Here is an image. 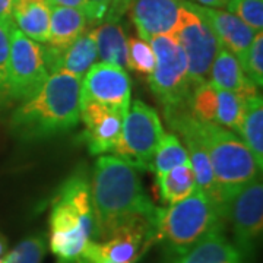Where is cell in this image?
Instances as JSON below:
<instances>
[{"instance_id":"6da1fadb","label":"cell","mask_w":263,"mask_h":263,"mask_svg":"<svg viewBox=\"0 0 263 263\" xmlns=\"http://www.w3.org/2000/svg\"><path fill=\"white\" fill-rule=\"evenodd\" d=\"M95 241L135 219H146L155 228L158 211L145 192L139 170L113 154L100 155L91 179Z\"/></svg>"},{"instance_id":"7a4b0ae2","label":"cell","mask_w":263,"mask_h":263,"mask_svg":"<svg viewBox=\"0 0 263 263\" xmlns=\"http://www.w3.org/2000/svg\"><path fill=\"white\" fill-rule=\"evenodd\" d=\"M79 76L67 72L50 73L47 81L10 117V127L22 141H43L72 130L81 117Z\"/></svg>"},{"instance_id":"3957f363","label":"cell","mask_w":263,"mask_h":263,"mask_svg":"<svg viewBox=\"0 0 263 263\" xmlns=\"http://www.w3.org/2000/svg\"><path fill=\"white\" fill-rule=\"evenodd\" d=\"M95 241L91 186L78 170L59 187L50 212L48 245L57 263H78L89 241Z\"/></svg>"},{"instance_id":"277c9868","label":"cell","mask_w":263,"mask_h":263,"mask_svg":"<svg viewBox=\"0 0 263 263\" xmlns=\"http://www.w3.org/2000/svg\"><path fill=\"white\" fill-rule=\"evenodd\" d=\"M226 221L219 209L199 189L190 196L158 211L154 241L167 256V262L189 252L215 231H224Z\"/></svg>"},{"instance_id":"5b68a950","label":"cell","mask_w":263,"mask_h":263,"mask_svg":"<svg viewBox=\"0 0 263 263\" xmlns=\"http://www.w3.org/2000/svg\"><path fill=\"white\" fill-rule=\"evenodd\" d=\"M195 129L205 146L216 183L224 192L227 202L238 189L259 177L262 168L238 135L216 123L199 122L196 119Z\"/></svg>"},{"instance_id":"8992f818","label":"cell","mask_w":263,"mask_h":263,"mask_svg":"<svg viewBox=\"0 0 263 263\" xmlns=\"http://www.w3.org/2000/svg\"><path fill=\"white\" fill-rule=\"evenodd\" d=\"M155 53V69L149 75V86L162 104L165 114L189 108L192 84L189 79L187 60L174 35H157L149 40Z\"/></svg>"},{"instance_id":"52a82bcc","label":"cell","mask_w":263,"mask_h":263,"mask_svg":"<svg viewBox=\"0 0 263 263\" xmlns=\"http://www.w3.org/2000/svg\"><path fill=\"white\" fill-rule=\"evenodd\" d=\"M162 135L160 114L146 103L136 100L123 119L113 155L130 162L138 170H151Z\"/></svg>"},{"instance_id":"ba28073f","label":"cell","mask_w":263,"mask_h":263,"mask_svg":"<svg viewBox=\"0 0 263 263\" xmlns=\"http://www.w3.org/2000/svg\"><path fill=\"white\" fill-rule=\"evenodd\" d=\"M171 35L176 37L184 51L192 88L209 81L211 66L221 46L206 22L196 12L184 6L183 2L177 25Z\"/></svg>"},{"instance_id":"9c48e42d","label":"cell","mask_w":263,"mask_h":263,"mask_svg":"<svg viewBox=\"0 0 263 263\" xmlns=\"http://www.w3.org/2000/svg\"><path fill=\"white\" fill-rule=\"evenodd\" d=\"M48 70L43 44L22 34L15 24L10 28L9 101H25L47 81Z\"/></svg>"},{"instance_id":"30bf717a","label":"cell","mask_w":263,"mask_h":263,"mask_svg":"<svg viewBox=\"0 0 263 263\" xmlns=\"http://www.w3.org/2000/svg\"><path fill=\"white\" fill-rule=\"evenodd\" d=\"M226 222L231 224L234 246L245 257L253 253L263 227V183L254 179L228 199L224 211Z\"/></svg>"},{"instance_id":"8fae6325","label":"cell","mask_w":263,"mask_h":263,"mask_svg":"<svg viewBox=\"0 0 263 263\" xmlns=\"http://www.w3.org/2000/svg\"><path fill=\"white\" fill-rule=\"evenodd\" d=\"M81 105L98 103L127 114L130 108L132 84L126 69L98 62L82 78Z\"/></svg>"},{"instance_id":"7c38bea8","label":"cell","mask_w":263,"mask_h":263,"mask_svg":"<svg viewBox=\"0 0 263 263\" xmlns=\"http://www.w3.org/2000/svg\"><path fill=\"white\" fill-rule=\"evenodd\" d=\"M126 114L98 103L81 105L79 117L85 126L82 139L92 155H104L113 152L122 132L123 119Z\"/></svg>"},{"instance_id":"4fadbf2b","label":"cell","mask_w":263,"mask_h":263,"mask_svg":"<svg viewBox=\"0 0 263 263\" xmlns=\"http://www.w3.org/2000/svg\"><path fill=\"white\" fill-rule=\"evenodd\" d=\"M184 6L196 12L200 18L208 24V27L214 32L221 47L227 48L230 53H233L237 59L245 53L252 44L254 35L257 34L254 29L246 25L243 21L234 16L233 13L221 9L200 6L192 2L181 0Z\"/></svg>"},{"instance_id":"5bb4252c","label":"cell","mask_w":263,"mask_h":263,"mask_svg":"<svg viewBox=\"0 0 263 263\" xmlns=\"http://www.w3.org/2000/svg\"><path fill=\"white\" fill-rule=\"evenodd\" d=\"M180 6V0H136L132 9V21L139 37L149 41L157 35L173 34Z\"/></svg>"},{"instance_id":"9a60e30c","label":"cell","mask_w":263,"mask_h":263,"mask_svg":"<svg viewBox=\"0 0 263 263\" xmlns=\"http://www.w3.org/2000/svg\"><path fill=\"white\" fill-rule=\"evenodd\" d=\"M88 28V19L81 10L65 6L50 5V32L43 54L46 66L59 54H62L76 38H79ZM48 70V69H47Z\"/></svg>"},{"instance_id":"2e32d148","label":"cell","mask_w":263,"mask_h":263,"mask_svg":"<svg viewBox=\"0 0 263 263\" xmlns=\"http://www.w3.org/2000/svg\"><path fill=\"white\" fill-rule=\"evenodd\" d=\"M209 81L216 88L230 91L245 101L259 94L257 86L246 76L238 59L224 47H219L214 59L209 72Z\"/></svg>"},{"instance_id":"e0dca14e","label":"cell","mask_w":263,"mask_h":263,"mask_svg":"<svg viewBox=\"0 0 263 263\" xmlns=\"http://www.w3.org/2000/svg\"><path fill=\"white\" fill-rule=\"evenodd\" d=\"M167 263H247L243 253L224 234L215 231L200 240L189 252Z\"/></svg>"},{"instance_id":"ac0fdd59","label":"cell","mask_w":263,"mask_h":263,"mask_svg":"<svg viewBox=\"0 0 263 263\" xmlns=\"http://www.w3.org/2000/svg\"><path fill=\"white\" fill-rule=\"evenodd\" d=\"M97 46L92 31H85L84 34L66 48L65 51L48 66V73L67 72L79 76L81 79L86 75L91 66L97 63Z\"/></svg>"},{"instance_id":"d6986e66","label":"cell","mask_w":263,"mask_h":263,"mask_svg":"<svg viewBox=\"0 0 263 263\" xmlns=\"http://www.w3.org/2000/svg\"><path fill=\"white\" fill-rule=\"evenodd\" d=\"M15 27L38 44H46L50 32V3L44 2H15Z\"/></svg>"},{"instance_id":"ffe728a7","label":"cell","mask_w":263,"mask_h":263,"mask_svg":"<svg viewBox=\"0 0 263 263\" xmlns=\"http://www.w3.org/2000/svg\"><path fill=\"white\" fill-rule=\"evenodd\" d=\"M94 34L97 56L100 62L127 67V37L123 28L116 22H105L91 29Z\"/></svg>"},{"instance_id":"44dd1931","label":"cell","mask_w":263,"mask_h":263,"mask_svg":"<svg viewBox=\"0 0 263 263\" xmlns=\"http://www.w3.org/2000/svg\"><path fill=\"white\" fill-rule=\"evenodd\" d=\"M241 141L253 154L257 165L263 164V103L257 94L245 101V114L238 132Z\"/></svg>"},{"instance_id":"7402d4cb","label":"cell","mask_w":263,"mask_h":263,"mask_svg":"<svg viewBox=\"0 0 263 263\" xmlns=\"http://www.w3.org/2000/svg\"><path fill=\"white\" fill-rule=\"evenodd\" d=\"M157 186L162 202L168 205H173L190 196L197 189L190 162L157 174Z\"/></svg>"},{"instance_id":"603a6c76","label":"cell","mask_w":263,"mask_h":263,"mask_svg":"<svg viewBox=\"0 0 263 263\" xmlns=\"http://www.w3.org/2000/svg\"><path fill=\"white\" fill-rule=\"evenodd\" d=\"M189 162L190 160L187 149L181 143L179 136L174 133H164L158 143V148L155 151L154 160L151 164V171H154L155 174H161Z\"/></svg>"},{"instance_id":"cb8c5ba5","label":"cell","mask_w":263,"mask_h":263,"mask_svg":"<svg viewBox=\"0 0 263 263\" xmlns=\"http://www.w3.org/2000/svg\"><path fill=\"white\" fill-rule=\"evenodd\" d=\"M190 114L199 122L215 123L218 110L216 86L211 81H205L192 89L189 100Z\"/></svg>"},{"instance_id":"d4e9b609","label":"cell","mask_w":263,"mask_h":263,"mask_svg":"<svg viewBox=\"0 0 263 263\" xmlns=\"http://www.w3.org/2000/svg\"><path fill=\"white\" fill-rule=\"evenodd\" d=\"M216 95H218V110H216L215 123L238 135L245 114V100H241L240 97H237L230 91L219 88H216Z\"/></svg>"},{"instance_id":"484cf974","label":"cell","mask_w":263,"mask_h":263,"mask_svg":"<svg viewBox=\"0 0 263 263\" xmlns=\"http://www.w3.org/2000/svg\"><path fill=\"white\" fill-rule=\"evenodd\" d=\"M47 249L46 235L37 234L24 238L6 253L3 263H43Z\"/></svg>"},{"instance_id":"4316f807","label":"cell","mask_w":263,"mask_h":263,"mask_svg":"<svg viewBox=\"0 0 263 263\" xmlns=\"http://www.w3.org/2000/svg\"><path fill=\"white\" fill-rule=\"evenodd\" d=\"M155 53L149 41L141 37L127 40V67L143 75H151L155 69Z\"/></svg>"},{"instance_id":"83f0119b","label":"cell","mask_w":263,"mask_h":263,"mask_svg":"<svg viewBox=\"0 0 263 263\" xmlns=\"http://www.w3.org/2000/svg\"><path fill=\"white\" fill-rule=\"evenodd\" d=\"M238 62L245 70L246 76L253 82L257 88L263 85V34L259 31L254 35L252 44L246 50Z\"/></svg>"},{"instance_id":"f1b7e54d","label":"cell","mask_w":263,"mask_h":263,"mask_svg":"<svg viewBox=\"0 0 263 263\" xmlns=\"http://www.w3.org/2000/svg\"><path fill=\"white\" fill-rule=\"evenodd\" d=\"M226 8L256 32L262 31L263 0H230Z\"/></svg>"},{"instance_id":"f546056e","label":"cell","mask_w":263,"mask_h":263,"mask_svg":"<svg viewBox=\"0 0 263 263\" xmlns=\"http://www.w3.org/2000/svg\"><path fill=\"white\" fill-rule=\"evenodd\" d=\"M13 22H0V104L9 101L10 28Z\"/></svg>"},{"instance_id":"4dcf8cb0","label":"cell","mask_w":263,"mask_h":263,"mask_svg":"<svg viewBox=\"0 0 263 263\" xmlns=\"http://www.w3.org/2000/svg\"><path fill=\"white\" fill-rule=\"evenodd\" d=\"M50 5L56 6H65V8H73L76 10H81L88 19V25H98L100 21L97 18L94 8L89 5L88 0H50Z\"/></svg>"},{"instance_id":"1f68e13d","label":"cell","mask_w":263,"mask_h":263,"mask_svg":"<svg viewBox=\"0 0 263 263\" xmlns=\"http://www.w3.org/2000/svg\"><path fill=\"white\" fill-rule=\"evenodd\" d=\"M130 6V0H111L108 13L105 16L107 22H116L122 15L126 13V10Z\"/></svg>"},{"instance_id":"d6a6232c","label":"cell","mask_w":263,"mask_h":263,"mask_svg":"<svg viewBox=\"0 0 263 263\" xmlns=\"http://www.w3.org/2000/svg\"><path fill=\"white\" fill-rule=\"evenodd\" d=\"M88 2L94 8L95 13H97V18H98L100 24H101L104 19H105V16H107V13H108L111 0H88Z\"/></svg>"},{"instance_id":"836d02e7","label":"cell","mask_w":263,"mask_h":263,"mask_svg":"<svg viewBox=\"0 0 263 263\" xmlns=\"http://www.w3.org/2000/svg\"><path fill=\"white\" fill-rule=\"evenodd\" d=\"M0 22H13V0H0Z\"/></svg>"},{"instance_id":"e575fe53","label":"cell","mask_w":263,"mask_h":263,"mask_svg":"<svg viewBox=\"0 0 263 263\" xmlns=\"http://www.w3.org/2000/svg\"><path fill=\"white\" fill-rule=\"evenodd\" d=\"M200 3V6H206V8H214V9H221L228 5L230 0H197Z\"/></svg>"},{"instance_id":"d590c367","label":"cell","mask_w":263,"mask_h":263,"mask_svg":"<svg viewBox=\"0 0 263 263\" xmlns=\"http://www.w3.org/2000/svg\"><path fill=\"white\" fill-rule=\"evenodd\" d=\"M6 253H8V240L0 233V263H3Z\"/></svg>"},{"instance_id":"8d00e7d4","label":"cell","mask_w":263,"mask_h":263,"mask_svg":"<svg viewBox=\"0 0 263 263\" xmlns=\"http://www.w3.org/2000/svg\"><path fill=\"white\" fill-rule=\"evenodd\" d=\"M15 2H44V3H50V0H13Z\"/></svg>"},{"instance_id":"74e56055","label":"cell","mask_w":263,"mask_h":263,"mask_svg":"<svg viewBox=\"0 0 263 263\" xmlns=\"http://www.w3.org/2000/svg\"><path fill=\"white\" fill-rule=\"evenodd\" d=\"M127 263H136V262H127Z\"/></svg>"}]
</instances>
